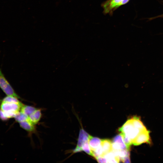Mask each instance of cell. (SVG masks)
I'll return each instance as SVG.
<instances>
[{
  "mask_svg": "<svg viewBox=\"0 0 163 163\" xmlns=\"http://www.w3.org/2000/svg\"><path fill=\"white\" fill-rule=\"evenodd\" d=\"M90 135L83 129H81L79 131L77 144L76 147L72 151V153L82 151L81 147L83 144L88 140Z\"/></svg>",
  "mask_w": 163,
  "mask_h": 163,
  "instance_id": "5b68a950",
  "label": "cell"
},
{
  "mask_svg": "<svg viewBox=\"0 0 163 163\" xmlns=\"http://www.w3.org/2000/svg\"><path fill=\"white\" fill-rule=\"evenodd\" d=\"M123 162H130L129 156H127L121 160Z\"/></svg>",
  "mask_w": 163,
  "mask_h": 163,
  "instance_id": "9a60e30c",
  "label": "cell"
},
{
  "mask_svg": "<svg viewBox=\"0 0 163 163\" xmlns=\"http://www.w3.org/2000/svg\"><path fill=\"white\" fill-rule=\"evenodd\" d=\"M131 141L138 144L149 142L151 139L150 132L139 117L134 116L128 119L119 129Z\"/></svg>",
  "mask_w": 163,
  "mask_h": 163,
  "instance_id": "6da1fadb",
  "label": "cell"
},
{
  "mask_svg": "<svg viewBox=\"0 0 163 163\" xmlns=\"http://www.w3.org/2000/svg\"><path fill=\"white\" fill-rule=\"evenodd\" d=\"M99 163H107V159L104 156H99L96 158Z\"/></svg>",
  "mask_w": 163,
  "mask_h": 163,
  "instance_id": "5bb4252c",
  "label": "cell"
},
{
  "mask_svg": "<svg viewBox=\"0 0 163 163\" xmlns=\"http://www.w3.org/2000/svg\"><path fill=\"white\" fill-rule=\"evenodd\" d=\"M23 104L21 102L15 103L1 101L0 110L7 120L14 117L20 111Z\"/></svg>",
  "mask_w": 163,
  "mask_h": 163,
  "instance_id": "7a4b0ae2",
  "label": "cell"
},
{
  "mask_svg": "<svg viewBox=\"0 0 163 163\" xmlns=\"http://www.w3.org/2000/svg\"><path fill=\"white\" fill-rule=\"evenodd\" d=\"M123 0H107L103 2L101 6L103 9V13L112 15L114 11L120 6Z\"/></svg>",
  "mask_w": 163,
  "mask_h": 163,
  "instance_id": "277c9868",
  "label": "cell"
},
{
  "mask_svg": "<svg viewBox=\"0 0 163 163\" xmlns=\"http://www.w3.org/2000/svg\"><path fill=\"white\" fill-rule=\"evenodd\" d=\"M0 88L7 95L12 96L20 99L8 81L6 79L0 68Z\"/></svg>",
  "mask_w": 163,
  "mask_h": 163,
  "instance_id": "3957f363",
  "label": "cell"
},
{
  "mask_svg": "<svg viewBox=\"0 0 163 163\" xmlns=\"http://www.w3.org/2000/svg\"><path fill=\"white\" fill-rule=\"evenodd\" d=\"M14 118L16 121L18 123L28 119V117L21 111L16 115Z\"/></svg>",
  "mask_w": 163,
  "mask_h": 163,
  "instance_id": "7c38bea8",
  "label": "cell"
},
{
  "mask_svg": "<svg viewBox=\"0 0 163 163\" xmlns=\"http://www.w3.org/2000/svg\"><path fill=\"white\" fill-rule=\"evenodd\" d=\"M129 1V0H123L121 3L120 6L127 4Z\"/></svg>",
  "mask_w": 163,
  "mask_h": 163,
  "instance_id": "2e32d148",
  "label": "cell"
},
{
  "mask_svg": "<svg viewBox=\"0 0 163 163\" xmlns=\"http://www.w3.org/2000/svg\"><path fill=\"white\" fill-rule=\"evenodd\" d=\"M101 139L90 136L88 139V143L91 150L93 151L101 145Z\"/></svg>",
  "mask_w": 163,
  "mask_h": 163,
  "instance_id": "9c48e42d",
  "label": "cell"
},
{
  "mask_svg": "<svg viewBox=\"0 0 163 163\" xmlns=\"http://www.w3.org/2000/svg\"><path fill=\"white\" fill-rule=\"evenodd\" d=\"M101 145L102 148L103 156L112 150V144L109 139H101Z\"/></svg>",
  "mask_w": 163,
  "mask_h": 163,
  "instance_id": "30bf717a",
  "label": "cell"
},
{
  "mask_svg": "<svg viewBox=\"0 0 163 163\" xmlns=\"http://www.w3.org/2000/svg\"><path fill=\"white\" fill-rule=\"evenodd\" d=\"M163 14H161V15H159L158 16H156V17H154L153 18H151V19H154V18H163Z\"/></svg>",
  "mask_w": 163,
  "mask_h": 163,
  "instance_id": "e0dca14e",
  "label": "cell"
},
{
  "mask_svg": "<svg viewBox=\"0 0 163 163\" xmlns=\"http://www.w3.org/2000/svg\"><path fill=\"white\" fill-rule=\"evenodd\" d=\"M18 123L20 126L27 132L30 135L35 133L36 130L35 125L31 123L28 119Z\"/></svg>",
  "mask_w": 163,
  "mask_h": 163,
  "instance_id": "52a82bcc",
  "label": "cell"
},
{
  "mask_svg": "<svg viewBox=\"0 0 163 163\" xmlns=\"http://www.w3.org/2000/svg\"><path fill=\"white\" fill-rule=\"evenodd\" d=\"M37 108L32 106L23 104L20 111L29 117Z\"/></svg>",
  "mask_w": 163,
  "mask_h": 163,
  "instance_id": "8fae6325",
  "label": "cell"
},
{
  "mask_svg": "<svg viewBox=\"0 0 163 163\" xmlns=\"http://www.w3.org/2000/svg\"><path fill=\"white\" fill-rule=\"evenodd\" d=\"M81 151H84L88 155L92 156L91 150L88 143V140L85 141L81 147Z\"/></svg>",
  "mask_w": 163,
  "mask_h": 163,
  "instance_id": "4fadbf2b",
  "label": "cell"
},
{
  "mask_svg": "<svg viewBox=\"0 0 163 163\" xmlns=\"http://www.w3.org/2000/svg\"><path fill=\"white\" fill-rule=\"evenodd\" d=\"M112 149L114 150H119L127 149L129 150L123 142L121 135L116 136L113 139L112 141Z\"/></svg>",
  "mask_w": 163,
  "mask_h": 163,
  "instance_id": "8992f818",
  "label": "cell"
},
{
  "mask_svg": "<svg viewBox=\"0 0 163 163\" xmlns=\"http://www.w3.org/2000/svg\"><path fill=\"white\" fill-rule=\"evenodd\" d=\"M42 115L41 109L37 108L28 117V120L35 125L40 120Z\"/></svg>",
  "mask_w": 163,
  "mask_h": 163,
  "instance_id": "ba28073f",
  "label": "cell"
}]
</instances>
